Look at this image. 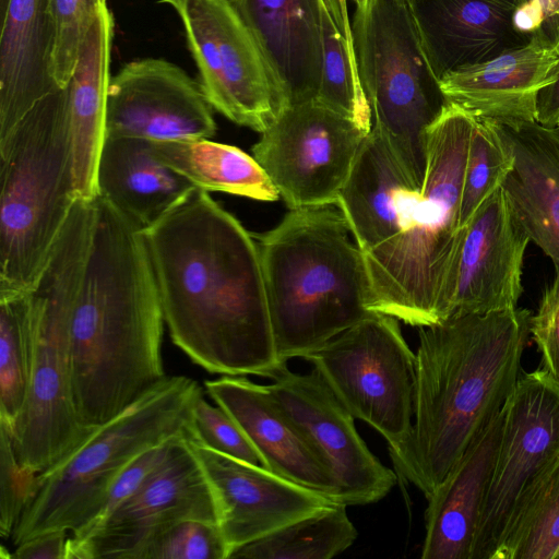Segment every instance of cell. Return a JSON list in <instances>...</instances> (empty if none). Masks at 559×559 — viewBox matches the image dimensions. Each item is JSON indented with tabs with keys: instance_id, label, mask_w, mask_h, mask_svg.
Listing matches in <instances>:
<instances>
[{
	"instance_id": "cell-1",
	"label": "cell",
	"mask_w": 559,
	"mask_h": 559,
	"mask_svg": "<svg viewBox=\"0 0 559 559\" xmlns=\"http://www.w3.org/2000/svg\"><path fill=\"white\" fill-rule=\"evenodd\" d=\"M173 343L205 371L270 378L281 366L258 242L194 188L143 229Z\"/></svg>"
},
{
	"instance_id": "cell-2",
	"label": "cell",
	"mask_w": 559,
	"mask_h": 559,
	"mask_svg": "<svg viewBox=\"0 0 559 559\" xmlns=\"http://www.w3.org/2000/svg\"><path fill=\"white\" fill-rule=\"evenodd\" d=\"M93 240L70 329L72 388L83 425L118 416L167 376L165 319L144 233L96 195Z\"/></svg>"
},
{
	"instance_id": "cell-3",
	"label": "cell",
	"mask_w": 559,
	"mask_h": 559,
	"mask_svg": "<svg viewBox=\"0 0 559 559\" xmlns=\"http://www.w3.org/2000/svg\"><path fill=\"white\" fill-rule=\"evenodd\" d=\"M531 318L515 307L419 328L413 427L390 457L426 499L512 394Z\"/></svg>"
},
{
	"instance_id": "cell-4",
	"label": "cell",
	"mask_w": 559,
	"mask_h": 559,
	"mask_svg": "<svg viewBox=\"0 0 559 559\" xmlns=\"http://www.w3.org/2000/svg\"><path fill=\"white\" fill-rule=\"evenodd\" d=\"M475 121L449 104L429 127L424 182L402 230L364 253L371 311L417 328L450 317L465 235L461 200Z\"/></svg>"
},
{
	"instance_id": "cell-5",
	"label": "cell",
	"mask_w": 559,
	"mask_h": 559,
	"mask_svg": "<svg viewBox=\"0 0 559 559\" xmlns=\"http://www.w3.org/2000/svg\"><path fill=\"white\" fill-rule=\"evenodd\" d=\"M257 242L281 361L304 359L372 312L364 252L336 204L289 210Z\"/></svg>"
},
{
	"instance_id": "cell-6",
	"label": "cell",
	"mask_w": 559,
	"mask_h": 559,
	"mask_svg": "<svg viewBox=\"0 0 559 559\" xmlns=\"http://www.w3.org/2000/svg\"><path fill=\"white\" fill-rule=\"evenodd\" d=\"M95 200L76 199L32 293L36 343L24 405L9 426L21 466L45 473L96 428L76 412L71 371L70 329L93 240ZM1 421V420H0Z\"/></svg>"
},
{
	"instance_id": "cell-7",
	"label": "cell",
	"mask_w": 559,
	"mask_h": 559,
	"mask_svg": "<svg viewBox=\"0 0 559 559\" xmlns=\"http://www.w3.org/2000/svg\"><path fill=\"white\" fill-rule=\"evenodd\" d=\"M203 394L186 376H170L91 436L53 468L38 475L35 497L21 516L14 546L46 532L76 535L97 519L121 472L146 450L178 437L192 438V409Z\"/></svg>"
},
{
	"instance_id": "cell-8",
	"label": "cell",
	"mask_w": 559,
	"mask_h": 559,
	"mask_svg": "<svg viewBox=\"0 0 559 559\" xmlns=\"http://www.w3.org/2000/svg\"><path fill=\"white\" fill-rule=\"evenodd\" d=\"M0 293L33 289L78 199L64 88L0 143Z\"/></svg>"
},
{
	"instance_id": "cell-9",
	"label": "cell",
	"mask_w": 559,
	"mask_h": 559,
	"mask_svg": "<svg viewBox=\"0 0 559 559\" xmlns=\"http://www.w3.org/2000/svg\"><path fill=\"white\" fill-rule=\"evenodd\" d=\"M352 35L372 127L420 192L427 131L450 104L433 74L407 0H369L356 9Z\"/></svg>"
},
{
	"instance_id": "cell-10",
	"label": "cell",
	"mask_w": 559,
	"mask_h": 559,
	"mask_svg": "<svg viewBox=\"0 0 559 559\" xmlns=\"http://www.w3.org/2000/svg\"><path fill=\"white\" fill-rule=\"evenodd\" d=\"M355 419L371 426L395 453L414 416L416 354L399 320L372 311L305 358Z\"/></svg>"
},
{
	"instance_id": "cell-11",
	"label": "cell",
	"mask_w": 559,
	"mask_h": 559,
	"mask_svg": "<svg viewBox=\"0 0 559 559\" xmlns=\"http://www.w3.org/2000/svg\"><path fill=\"white\" fill-rule=\"evenodd\" d=\"M178 14L213 109L264 132L288 106L273 71L233 0H159Z\"/></svg>"
},
{
	"instance_id": "cell-12",
	"label": "cell",
	"mask_w": 559,
	"mask_h": 559,
	"mask_svg": "<svg viewBox=\"0 0 559 559\" xmlns=\"http://www.w3.org/2000/svg\"><path fill=\"white\" fill-rule=\"evenodd\" d=\"M369 130L316 99L288 105L252 156L289 210L336 204Z\"/></svg>"
},
{
	"instance_id": "cell-13",
	"label": "cell",
	"mask_w": 559,
	"mask_h": 559,
	"mask_svg": "<svg viewBox=\"0 0 559 559\" xmlns=\"http://www.w3.org/2000/svg\"><path fill=\"white\" fill-rule=\"evenodd\" d=\"M559 455V383L538 369L520 377L503 428L472 559H491L527 491Z\"/></svg>"
},
{
	"instance_id": "cell-14",
	"label": "cell",
	"mask_w": 559,
	"mask_h": 559,
	"mask_svg": "<svg viewBox=\"0 0 559 559\" xmlns=\"http://www.w3.org/2000/svg\"><path fill=\"white\" fill-rule=\"evenodd\" d=\"M179 438L169 455L121 506L81 535L67 540V559H136L156 534L179 521L217 522L214 498L204 472Z\"/></svg>"
},
{
	"instance_id": "cell-15",
	"label": "cell",
	"mask_w": 559,
	"mask_h": 559,
	"mask_svg": "<svg viewBox=\"0 0 559 559\" xmlns=\"http://www.w3.org/2000/svg\"><path fill=\"white\" fill-rule=\"evenodd\" d=\"M269 379L271 393L329 464L337 484L336 502L365 506L391 491L396 473L368 449L355 418L316 369L299 373L284 364Z\"/></svg>"
},
{
	"instance_id": "cell-16",
	"label": "cell",
	"mask_w": 559,
	"mask_h": 559,
	"mask_svg": "<svg viewBox=\"0 0 559 559\" xmlns=\"http://www.w3.org/2000/svg\"><path fill=\"white\" fill-rule=\"evenodd\" d=\"M213 108L199 81L160 58L127 62L110 78L106 135L155 142L211 139Z\"/></svg>"
},
{
	"instance_id": "cell-17",
	"label": "cell",
	"mask_w": 559,
	"mask_h": 559,
	"mask_svg": "<svg viewBox=\"0 0 559 559\" xmlns=\"http://www.w3.org/2000/svg\"><path fill=\"white\" fill-rule=\"evenodd\" d=\"M187 442L210 485L228 559L238 548L334 502L263 466L222 454L194 439Z\"/></svg>"
},
{
	"instance_id": "cell-18",
	"label": "cell",
	"mask_w": 559,
	"mask_h": 559,
	"mask_svg": "<svg viewBox=\"0 0 559 559\" xmlns=\"http://www.w3.org/2000/svg\"><path fill=\"white\" fill-rule=\"evenodd\" d=\"M531 241L508 192L501 186L465 226L450 317L518 307Z\"/></svg>"
},
{
	"instance_id": "cell-19",
	"label": "cell",
	"mask_w": 559,
	"mask_h": 559,
	"mask_svg": "<svg viewBox=\"0 0 559 559\" xmlns=\"http://www.w3.org/2000/svg\"><path fill=\"white\" fill-rule=\"evenodd\" d=\"M204 389L240 426L265 468L336 502L337 484L329 464L267 384L221 376L205 380Z\"/></svg>"
},
{
	"instance_id": "cell-20",
	"label": "cell",
	"mask_w": 559,
	"mask_h": 559,
	"mask_svg": "<svg viewBox=\"0 0 559 559\" xmlns=\"http://www.w3.org/2000/svg\"><path fill=\"white\" fill-rule=\"evenodd\" d=\"M559 46L538 39L447 75L440 81L450 104L504 127L537 122L543 88L557 80Z\"/></svg>"
},
{
	"instance_id": "cell-21",
	"label": "cell",
	"mask_w": 559,
	"mask_h": 559,
	"mask_svg": "<svg viewBox=\"0 0 559 559\" xmlns=\"http://www.w3.org/2000/svg\"><path fill=\"white\" fill-rule=\"evenodd\" d=\"M428 63L441 81L530 40L514 27L512 8L490 0H407Z\"/></svg>"
},
{
	"instance_id": "cell-22",
	"label": "cell",
	"mask_w": 559,
	"mask_h": 559,
	"mask_svg": "<svg viewBox=\"0 0 559 559\" xmlns=\"http://www.w3.org/2000/svg\"><path fill=\"white\" fill-rule=\"evenodd\" d=\"M0 143L61 88L52 72L49 0H0Z\"/></svg>"
},
{
	"instance_id": "cell-23",
	"label": "cell",
	"mask_w": 559,
	"mask_h": 559,
	"mask_svg": "<svg viewBox=\"0 0 559 559\" xmlns=\"http://www.w3.org/2000/svg\"><path fill=\"white\" fill-rule=\"evenodd\" d=\"M288 105L314 99L322 71V0H233Z\"/></svg>"
},
{
	"instance_id": "cell-24",
	"label": "cell",
	"mask_w": 559,
	"mask_h": 559,
	"mask_svg": "<svg viewBox=\"0 0 559 559\" xmlns=\"http://www.w3.org/2000/svg\"><path fill=\"white\" fill-rule=\"evenodd\" d=\"M504 406L474 439L427 499L423 559H472L483 503L493 473Z\"/></svg>"
},
{
	"instance_id": "cell-25",
	"label": "cell",
	"mask_w": 559,
	"mask_h": 559,
	"mask_svg": "<svg viewBox=\"0 0 559 559\" xmlns=\"http://www.w3.org/2000/svg\"><path fill=\"white\" fill-rule=\"evenodd\" d=\"M419 192L373 127L365 138L336 205L365 253L397 235Z\"/></svg>"
},
{
	"instance_id": "cell-26",
	"label": "cell",
	"mask_w": 559,
	"mask_h": 559,
	"mask_svg": "<svg viewBox=\"0 0 559 559\" xmlns=\"http://www.w3.org/2000/svg\"><path fill=\"white\" fill-rule=\"evenodd\" d=\"M114 15L105 2L87 33L75 70L64 87L74 188L78 198L95 199L96 175L106 139L107 91Z\"/></svg>"
},
{
	"instance_id": "cell-27",
	"label": "cell",
	"mask_w": 559,
	"mask_h": 559,
	"mask_svg": "<svg viewBox=\"0 0 559 559\" xmlns=\"http://www.w3.org/2000/svg\"><path fill=\"white\" fill-rule=\"evenodd\" d=\"M500 128L515 160L503 188L531 241L559 274V128L538 122Z\"/></svg>"
},
{
	"instance_id": "cell-28",
	"label": "cell",
	"mask_w": 559,
	"mask_h": 559,
	"mask_svg": "<svg viewBox=\"0 0 559 559\" xmlns=\"http://www.w3.org/2000/svg\"><path fill=\"white\" fill-rule=\"evenodd\" d=\"M152 144L141 138L106 135L96 175L97 195L142 229L195 188L159 162Z\"/></svg>"
},
{
	"instance_id": "cell-29",
	"label": "cell",
	"mask_w": 559,
	"mask_h": 559,
	"mask_svg": "<svg viewBox=\"0 0 559 559\" xmlns=\"http://www.w3.org/2000/svg\"><path fill=\"white\" fill-rule=\"evenodd\" d=\"M154 156L207 192H226L259 201L280 199L264 169L242 150L210 139L153 141Z\"/></svg>"
},
{
	"instance_id": "cell-30",
	"label": "cell",
	"mask_w": 559,
	"mask_h": 559,
	"mask_svg": "<svg viewBox=\"0 0 559 559\" xmlns=\"http://www.w3.org/2000/svg\"><path fill=\"white\" fill-rule=\"evenodd\" d=\"M357 530L347 506L332 502L235 550L229 559H331L349 548Z\"/></svg>"
},
{
	"instance_id": "cell-31",
	"label": "cell",
	"mask_w": 559,
	"mask_h": 559,
	"mask_svg": "<svg viewBox=\"0 0 559 559\" xmlns=\"http://www.w3.org/2000/svg\"><path fill=\"white\" fill-rule=\"evenodd\" d=\"M36 343L32 289L0 293V420L11 426L27 394Z\"/></svg>"
},
{
	"instance_id": "cell-32",
	"label": "cell",
	"mask_w": 559,
	"mask_h": 559,
	"mask_svg": "<svg viewBox=\"0 0 559 559\" xmlns=\"http://www.w3.org/2000/svg\"><path fill=\"white\" fill-rule=\"evenodd\" d=\"M491 559H559V455L522 499Z\"/></svg>"
},
{
	"instance_id": "cell-33",
	"label": "cell",
	"mask_w": 559,
	"mask_h": 559,
	"mask_svg": "<svg viewBox=\"0 0 559 559\" xmlns=\"http://www.w3.org/2000/svg\"><path fill=\"white\" fill-rule=\"evenodd\" d=\"M514 154L499 124L476 118L467 154L461 200V224L501 186L514 167Z\"/></svg>"
},
{
	"instance_id": "cell-34",
	"label": "cell",
	"mask_w": 559,
	"mask_h": 559,
	"mask_svg": "<svg viewBox=\"0 0 559 559\" xmlns=\"http://www.w3.org/2000/svg\"><path fill=\"white\" fill-rule=\"evenodd\" d=\"M322 71L316 100L371 130L372 119L357 66L325 5L322 11Z\"/></svg>"
},
{
	"instance_id": "cell-35",
	"label": "cell",
	"mask_w": 559,
	"mask_h": 559,
	"mask_svg": "<svg viewBox=\"0 0 559 559\" xmlns=\"http://www.w3.org/2000/svg\"><path fill=\"white\" fill-rule=\"evenodd\" d=\"M107 0H49L53 28L52 72L64 88L75 70L88 31Z\"/></svg>"
},
{
	"instance_id": "cell-36",
	"label": "cell",
	"mask_w": 559,
	"mask_h": 559,
	"mask_svg": "<svg viewBox=\"0 0 559 559\" xmlns=\"http://www.w3.org/2000/svg\"><path fill=\"white\" fill-rule=\"evenodd\" d=\"M228 555L217 522L189 519L156 534L136 559H228Z\"/></svg>"
},
{
	"instance_id": "cell-37",
	"label": "cell",
	"mask_w": 559,
	"mask_h": 559,
	"mask_svg": "<svg viewBox=\"0 0 559 559\" xmlns=\"http://www.w3.org/2000/svg\"><path fill=\"white\" fill-rule=\"evenodd\" d=\"M191 431L190 439L214 451L263 466L259 453L236 420L217 404L207 402L203 394L198 397L192 409Z\"/></svg>"
},
{
	"instance_id": "cell-38",
	"label": "cell",
	"mask_w": 559,
	"mask_h": 559,
	"mask_svg": "<svg viewBox=\"0 0 559 559\" xmlns=\"http://www.w3.org/2000/svg\"><path fill=\"white\" fill-rule=\"evenodd\" d=\"M38 475L20 465L8 426L0 421V533L12 536L38 488Z\"/></svg>"
},
{
	"instance_id": "cell-39",
	"label": "cell",
	"mask_w": 559,
	"mask_h": 559,
	"mask_svg": "<svg viewBox=\"0 0 559 559\" xmlns=\"http://www.w3.org/2000/svg\"><path fill=\"white\" fill-rule=\"evenodd\" d=\"M531 334L542 354L543 369L559 383V274L548 285L531 318Z\"/></svg>"
},
{
	"instance_id": "cell-40",
	"label": "cell",
	"mask_w": 559,
	"mask_h": 559,
	"mask_svg": "<svg viewBox=\"0 0 559 559\" xmlns=\"http://www.w3.org/2000/svg\"><path fill=\"white\" fill-rule=\"evenodd\" d=\"M512 21L530 41L538 39L559 46V0H521L513 10Z\"/></svg>"
},
{
	"instance_id": "cell-41",
	"label": "cell",
	"mask_w": 559,
	"mask_h": 559,
	"mask_svg": "<svg viewBox=\"0 0 559 559\" xmlns=\"http://www.w3.org/2000/svg\"><path fill=\"white\" fill-rule=\"evenodd\" d=\"M67 531H50L36 535L16 546L9 554L12 559H67Z\"/></svg>"
},
{
	"instance_id": "cell-42",
	"label": "cell",
	"mask_w": 559,
	"mask_h": 559,
	"mask_svg": "<svg viewBox=\"0 0 559 559\" xmlns=\"http://www.w3.org/2000/svg\"><path fill=\"white\" fill-rule=\"evenodd\" d=\"M559 121V67L557 80L543 88L537 102V122L547 128H556Z\"/></svg>"
},
{
	"instance_id": "cell-43",
	"label": "cell",
	"mask_w": 559,
	"mask_h": 559,
	"mask_svg": "<svg viewBox=\"0 0 559 559\" xmlns=\"http://www.w3.org/2000/svg\"><path fill=\"white\" fill-rule=\"evenodd\" d=\"M329 14L331 15L337 31L344 39L349 56L356 64L354 41L352 35V23L349 20L347 0H322ZM357 66V64H356Z\"/></svg>"
},
{
	"instance_id": "cell-44",
	"label": "cell",
	"mask_w": 559,
	"mask_h": 559,
	"mask_svg": "<svg viewBox=\"0 0 559 559\" xmlns=\"http://www.w3.org/2000/svg\"><path fill=\"white\" fill-rule=\"evenodd\" d=\"M490 1H493V2L499 3L501 5L514 9V8H516L520 4L521 0H490Z\"/></svg>"
},
{
	"instance_id": "cell-45",
	"label": "cell",
	"mask_w": 559,
	"mask_h": 559,
	"mask_svg": "<svg viewBox=\"0 0 559 559\" xmlns=\"http://www.w3.org/2000/svg\"><path fill=\"white\" fill-rule=\"evenodd\" d=\"M356 4V9H365L369 0H353Z\"/></svg>"
},
{
	"instance_id": "cell-46",
	"label": "cell",
	"mask_w": 559,
	"mask_h": 559,
	"mask_svg": "<svg viewBox=\"0 0 559 559\" xmlns=\"http://www.w3.org/2000/svg\"><path fill=\"white\" fill-rule=\"evenodd\" d=\"M557 127L559 128V121H558V124H557Z\"/></svg>"
}]
</instances>
